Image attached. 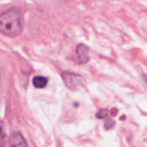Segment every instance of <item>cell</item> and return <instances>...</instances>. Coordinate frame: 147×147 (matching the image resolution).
Listing matches in <instances>:
<instances>
[{"mask_svg": "<svg viewBox=\"0 0 147 147\" xmlns=\"http://www.w3.org/2000/svg\"><path fill=\"white\" fill-rule=\"evenodd\" d=\"M24 30L22 13L15 8L10 9L0 15V32L10 37L21 35Z\"/></svg>", "mask_w": 147, "mask_h": 147, "instance_id": "obj_1", "label": "cell"}, {"mask_svg": "<svg viewBox=\"0 0 147 147\" xmlns=\"http://www.w3.org/2000/svg\"><path fill=\"white\" fill-rule=\"evenodd\" d=\"M62 80L71 90H78L86 83V80L82 76L71 72H64L62 74Z\"/></svg>", "mask_w": 147, "mask_h": 147, "instance_id": "obj_2", "label": "cell"}, {"mask_svg": "<svg viewBox=\"0 0 147 147\" xmlns=\"http://www.w3.org/2000/svg\"><path fill=\"white\" fill-rule=\"evenodd\" d=\"M10 147H29L28 144L21 132H14L9 139Z\"/></svg>", "mask_w": 147, "mask_h": 147, "instance_id": "obj_3", "label": "cell"}, {"mask_svg": "<svg viewBox=\"0 0 147 147\" xmlns=\"http://www.w3.org/2000/svg\"><path fill=\"white\" fill-rule=\"evenodd\" d=\"M88 48L84 44H79L76 47V55H77V61L80 63H86L89 61V55H88Z\"/></svg>", "mask_w": 147, "mask_h": 147, "instance_id": "obj_4", "label": "cell"}, {"mask_svg": "<svg viewBox=\"0 0 147 147\" xmlns=\"http://www.w3.org/2000/svg\"><path fill=\"white\" fill-rule=\"evenodd\" d=\"M48 82H49L48 78H46L44 76H35L32 80L33 85L36 88H44L47 86Z\"/></svg>", "mask_w": 147, "mask_h": 147, "instance_id": "obj_5", "label": "cell"}, {"mask_svg": "<svg viewBox=\"0 0 147 147\" xmlns=\"http://www.w3.org/2000/svg\"><path fill=\"white\" fill-rule=\"evenodd\" d=\"M5 146V130L3 121H0V147Z\"/></svg>", "mask_w": 147, "mask_h": 147, "instance_id": "obj_6", "label": "cell"}, {"mask_svg": "<svg viewBox=\"0 0 147 147\" xmlns=\"http://www.w3.org/2000/svg\"><path fill=\"white\" fill-rule=\"evenodd\" d=\"M107 113H108V111H107V109H101V110H100V111L97 113L96 116H97V118H99V119H103V118H105V117L107 115Z\"/></svg>", "mask_w": 147, "mask_h": 147, "instance_id": "obj_7", "label": "cell"}, {"mask_svg": "<svg viewBox=\"0 0 147 147\" xmlns=\"http://www.w3.org/2000/svg\"><path fill=\"white\" fill-rule=\"evenodd\" d=\"M116 113H117V109H113V115H116Z\"/></svg>", "mask_w": 147, "mask_h": 147, "instance_id": "obj_8", "label": "cell"}, {"mask_svg": "<svg viewBox=\"0 0 147 147\" xmlns=\"http://www.w3.org/2000/svg\"><path fill=\"white\" fill-rule=\"evenodd\" d=\"M144 81H145V82L147 83V76H144Z\"/></svg>", "mask_w": 147, "mask_h": 147, "instance_id": "obj_9", "label": "cell"}]
</instances>
